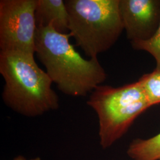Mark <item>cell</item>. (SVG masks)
I'll return each instance as SVG.
<instances>
[{"mask_svg":"<svg viewBox=\"0 0 160 160\" xmlns=\"http://www.w3.org/2000/svg\"><path fill=\"white\" fill-rule=\"evenodd\" d=\"M68 33L51 26H37L35 53L59 90L68 96L85 97L106 80L97 58L86 59L70 43Z\"/></svg>","mask_w":160,"mask_h":160,"instance_id":"obj_1","label":"cell"},{"mask_svg":"<svg viewBox=\"0 0 160 160\" xmlns=\"http://www.w3.org/2000/svg\"><path fill=\"white\" fill-rule=\"evenodd\" d=\"M0 74L5 80L2 100L15 112L33 118L59 108L53 82L38 65L34 55L0 51Z\"/></svg>","mask_w":160,"mask_h":160,"instance_id":"obj_2","label":"cell"},{"mask_svg":"<svg viewBox=\"0 0 160 160\" xmlns=\"http://www.w3.org/2000/svg\"><path fill=\"white\" fill-rule=\"evenodd\" d=\"M69 34L87 57L97 58L118 40L123 24L120 0H67Z\"/></svg>","mask_w":160,"mask_h":160,"instance_id":"obj_3","label":"cell"},{"mask_svg":"<svg viewBox=\"0 0 160 160\" xmlns=\"http://www.w3.org/2000/svg\"><path fill=\"white\" fill-rule=\"evenodd\" d=\"M87 103L98 116L100 143L104 149L119 139L134 120L151 107L139 81L119 87L98 86Z\"/></svg>","mask_w":160,"mask_h":160,"instance_id":"obj_4","label":"cell"},{"mask_svg":"<svg viewBox=\"0 0 160 160\" xmlns=\"http://www.w3.org/2000/svg\"><path fill=\"white\" fill-rule=\"evenodd\" d=\"M36 0L0 1V51L34 55Z\"/></svg>","mask_w":160,"mask_h":160,"instance_id":"obj_5","label":"cell"},{"mask_svg":"<svg viewBox=\"0 0 160 160\" xmlns=\"http://www.w3.org/2000/svg\"><path fill=\"white\" fill-rule=\"evenodd\" d=\"M120 16L132 42L151 38L160 24V0H120Z\"/></svg>","mask_w":160,"mask_h":160,"instance_id":"obj_6","label":"cell"},{"mask_svg":"<svg viewBox=\"0 0 160 160\" xmlns=\"http://www.w3.org/2000/svg\"><path fill=\"white\" fill-rule=\"evenodd\" d=\"M35 18L37 26H51L59 33H68V13L63 0H36Z\"/></svg>","mask_w":160,"mask_h":160,"instance_id":"obj_7","label":"cell"},{"mask_svg":"<svg viewBox=\"0 0 160 160\" xmlns=\"http://www.w3.org/2000/svg\"><path fill=\"white\" fill-rule=\"evenodd\" d=\"M127 154L132 160H160V133L147 139L133 140Z\"/></svg>","mask_w":160,"mask_h":160,"instance_id":"obj_8","label":"cell"},{"mask_svg":"<svg viewBox=\"0 0 160 160\" xmlns=\"http://www.w3.org/2000/svg\"><path fill=\"white\" fill-rule=\"evenodd\" d=\"M138 81L143 87L151 106L160 103V71L143 75Z\"/></svg>","mask_w":160,"mask_h":160,"instance_id":"obj_9","label":"cell"},{"mask_svg":"<svg viewBox=\"0 0 160 160\" xmlns=\"http://www.w3.org/2000/svg\"><path fill=\"white\" fill-rule=\"evenodd\" d=\"M132 47L139 51L148 52L156 61L155 70L160 71V24L154 36L148 40L132 42Z\"/></svg>","mask_w":160,"mask_h":160,"instance_id":"obj_10","label":"cell"},{"mask_svg":"<svg viewBox=\"0 0 160 160\" xmlns=\"http://www.w3.org/2000/svg\"><path fill=\"white\" fill-rule=\"evenodd\" d=\"M12 160H41V158L40 157H35L34 158H32V159H29L28 160L26 158H25L24 157L22 156V155H19L17 157H16L14 159H13Z\"/></svg>","mask_w":160,"mask_h":160,"instance_id":"obj_11","label":"cell"}]
</instances>
